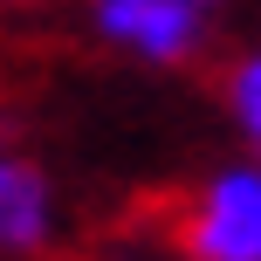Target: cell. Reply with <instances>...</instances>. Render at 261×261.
I'll list each match as a JSON object with an SVG mask.
<instances>
[{
    "label": "cell",
    "mask_w": 261,
    "mask_h": 261,
    "mask_svg": "<svg viewBox=\"0 0 261 261\" xmlns=\"http://www.w3.org/2000/svg\"><path fill=\"white\" fill-rule=\"evenodd\" d=\"M179 248L193 261H261V172H227L179 220Z\"/></svg>",
    "instance_id": "cell-1"
},
{
    "label": "cell",
    "mask_w": 261,
    "mask_h": 261,
    "mask_svg": "<svg viewBox=\"0 0 261 261\" xmlns=\"http://www.w3.org/2000/svg\"><path fill=\"white\" fill-rule=\"evenodd\" d=\"M96 28L151 62H179L199 48V7L186 0H96Z\"/></svg>",
    "instance_id": "cell-2"
},
{
    "label": "cell",
    "mask_w": 261,
    "mask_h": 261,
    "mask_svg": "<svg viewBox=\"0 0 261 261\" xmlns=\"http://www.w3.org/2000/svg\"><path fill=\"white\" fill-rule=\"evenodd\" d=\"M41 241H48V179L0 144V254H28Z\"/></svg>",
    "instance_id": "cell-3"
},
{
    "label": "cell",
    "mask_w": 261,
    "mask_h": 261,
    "mask_svg": "<svg viewBox=\"0 0 261 261\" xmlns=\"http://www.w3.org/2000/svg\"><path fill=\"white\" fill-rule=\"evenodd\" d=\"M227 96H234V117L254 130V144H261V55H248V62L227 76Z\"/></svg>",
    "instance_id": "cell-4"
},
{
    "label": "cell",
    "mask_w": 261,
    "mask_h": 261,
    "mask_svg": "<svg viewBox=\"0 0 261 261\" xmlns=\"http://www.w3.org/2000/svg\"><path fill=\"white\" fill-rule=\"evenodd\" d=\"M186 7H213V0H186Z\"/></svg>",
    "instance_id": "cell-5"
}]
</instances>
